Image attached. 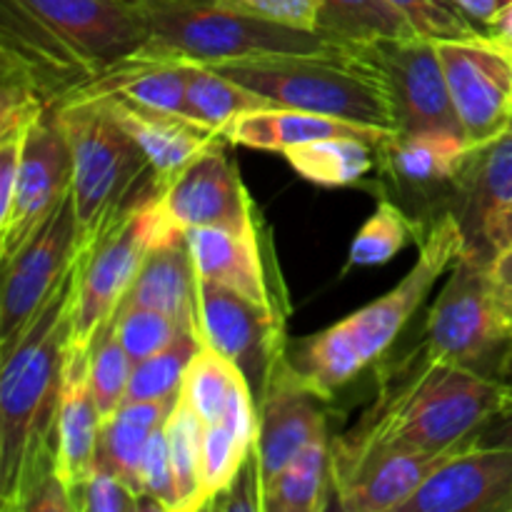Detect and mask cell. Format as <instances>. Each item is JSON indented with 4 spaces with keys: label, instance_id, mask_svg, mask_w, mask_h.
Returning a JSON list of instances; mask_svg holds the SVG:
<instances>
[{
    "label": "cell",
    "instance_id": "obj_1",
    "mask_svg": "<svg viewBox=\"0 0 512 512\" xmlns=\"http://www.w3.org/2000/svg\"><path fill=\"white\" fill-rule=\"evenodd\" d=\"M508 388L498 378L448 363L423 348L388 375L353 430L335 440L333 493L365 465L395 453H440L473 443Z\"/></svg>",
    "mask_w": 512,
    "mask_h": 512
},
{
    "label": "cell",
    "instance_id": "obj_2",
    "mask_svg": "<svg viewBox=\"0 0 512 512\" xmlns=\"http://www.w3.org/2000/svg\"><path fill=\"white\" fill-rule=\"evenodd\" d=\"M73 265L10 348L0 350V510L23 512L53 473V430L68 363L70 318L80 275Z\"/></svg>",
    "mask_w": 512,
    "mask_h": 512
},
{
    "label": "cell",
    "instance_id": "obj_3",
    "mask_svg": "<svg viewBox=\"0 0 512 512\" xmlns=\"http://www.w3.org/2000/svg\"><path fill=\"white\" fill-rule=\"evenodd\" d=\"M463 245L453 213L438 215L420 238L418 260L393 290L330 328L288 345L285 355L300 380L330 400L335 390L378 363L433 293L435 283L450 273Z\"/></svg>",
    "mask_w": 512,
    "mask_h": 512
},
{
    "label": "cell",
    "instance_id": "obj_4",
    "mask_svg": "<svg viewBox=\"0 0 512 512\" xmlns=\"http://www.w3.org/2000/svg\"><path fill=\"white\" fill-rule=\"evenodd\" d=\"M208 68L248 85L278 108L308 110L398 133L388 80L368 45L330 53L230 60L210 63Z\"/></svg>",
    "mask_w": 512,
    "mask_h": 512
},
{
    "label": "cell",
    "instance_id": "obj_5",
    "mask_svg": "<svg viewBox=\"0 0 512 512\" xmlns=\"http://www.w3.org/2000/svg\"><path fill=\"white\" fill-rule=\"evenodd\" d=\"M150 28V40L183 63L308 55L360 48L323 30L293 28L243 13L223 0H135Z\"/></svg>",
    "mask_w": 512,
    "mask_h": 512
},
{
    "label": "cell",
    "instance_id": "obj_6",
    "mask_svg": "<svg viewBox=\"0 0 512 512\" xmlns=\"http://www.w3.org/2000/svg\"><path fill=\"white\" fill-rule=\"evenodd\" d=\"M53 115L73 155L70 193L80 240L95 238L125 210L158 193L148 158L103 100H78Z\"/></svg>",
    "mask_w": 512,
    "mask_h": 512
},
{
    "label": "cell",
    "instance_id": "obj_7",
    "mask_svg": "<svg viewBox=\"0 0 512 512\" xmlns=\"http://www.w3.org/2000/svg\"><path fill=\"white\" fill-rule=\"evenodd\" d=\"M510 343L512 330L500 315L490 285V263L460 253L448 283L428 310L425 350L495 378Z\"/></svg>",
    "mask_w": 512,
    "mask_h": 512
},
{
    "label": "cell",
    "instance_id": "obj_8",
    "mask_svg": "<svg viewBox=\"0 0 512 512\" xmlns=\"http://www.w3.org/2000/svg\"><path fill=\"white\" fill-rule=\"evenodd\" d=\"M225 143L200 153L148 200L145 228L153 248L183 238L193 228L248 230L258 223V208L225 153Z\"/></svg>",
    "mask_w": 512,
    "mask_h": 512
},
{
    "label": "cell",
    "instance_id": "obj_9",
    "mask_svg": "<svg viewBox=\"0 0 512 512\" xmlns=\"http://www.w3.org/2000/svg\"><path fill=\"white\" fill-rule=\"evenodd\" d=\"M148 200L118 215L95 238L80 240L83 253L68 338V360L73 363L90 360L95 338L118 313L145 255L153 248L145 228Z\"/></svg>",
    "mask_w": 512,
    "mask_h": 512
},
{
    "label": "cell",
    "instance_id": "obj_10",
    "mask_svg": "<svg viewBox=\"0 0 512 512\" xmlns=\"http://www.w3.org/2000/svg\"><path fill=\"white\" fill-rule=\"evenodd\" d=\"M455 115L473 145L512 128V48L495 35L438 40Z\"/></svg>",
    "mask_w": 512,
    "mask_h": 512
},
{
    "label": "cell",
    "instance_id": "obj_11",
    "mask_svg": "<svg viewBox=\"0 0 512 512\" xmlns=\"http://www.w3.org/2000/svg\"><path fill=\"white\" fill-rule=\"evenodd\" d=\"M0 43L3 78L33 90L50 113L78 98L98 78V70L20 0H0Z\"/></svg>",
    "mask_w": 512,
    "mask_h": 512
},
{
    "label": "cell",
    "instance_id": "obj_12",
    "mask_svg": "<svg viewBox=\"0 0 512 512\" xmlns=\"http://www.w3.org/2000/svg\"><path fill=\"white\" fill-rule=\"evenodd\" d=\"M80 250V228L73 193L60 200L43 228L3 263L0 298V350L10 348L53 295Z\"/></svg>",
    "mask_w": 512,
    "mask_h": 512
},
{
    "label": "cell",
    "instance_id": "obj_13",
    "mask_svg": "<svg viewBox=\"0 0 512 512\" xmlns=\"http://www.w3.org/2000/svg\"><path fill=\"white\" fill-rule=\"evenodd\" d=\"M198 308L203 343L218 350L245 375L258 403L288 350L283 335L285 320L208 280L198 283Z\"/></svg>",
    "mask_w": 512,
    "mask_h": 512
},
{
    "label": "cell",
    "instance_id": "obj_14",
    "mask_svg": "<svg viewBox=\"0 0 512 512\" xmlns=\"http://www.w3.org/2000/svg\"><path fill=\"white\" fill-rule=\"evenodd\" d=\"M73 188V155L53 113L35 120L25 138L8 210L0 215V260L8 263L53 215Z\"/></svg>",
    "mask_w": 512,
    "mask_h": 512
},
{
    "label": "cell",
    "instance_id": "obj_15",
    "mask_svg": "<svg viewBox=\"0 0 512 512\" xmlns=\"http://www.w3.org/2000/svg\"><path fill=\"white\" fill-rule=\"evenodd\" d=\"M383 68L393 100L398 133L463 135L435 40L398 38L368 45Z\"/></svg>",
    "mask_w": 512,
    "mask_h": 512
},
{
    "label": "cell",
    "instance_id": "obj_16",
    "mask_svg": "<svg viewBox=\"0 0 512 512\" xmlns=\"http://www.w3.org/2000/svg\"><path fill=\"white\" fill-rule=\"evenodd\" d=\"M450 213L463 233V255L490 263L512 215V128L473 145L455 180Z\"/></svg>",
    "mask_w": 512,
    "mask_h": 512
},
{
    "label": "cell",
    "instance_id": "obj_17",
    "mask_svg": "<svg viewBox=\"0 0 512 512\" xmlns=\"http://www.w3.org/2000/svg\"><path fill=\"white\" fill-rule=\"evenodd\" d=\"M375 150L380 178L393 193L385 198L398 205H403V200L418 205L415 220L425 228L420 210H435L438 215L448 213L455 180L473 150V143L463 135L393 133L375 145Z\"/></svg>",
    "mask_w": 512,
    "mask_h": 512
},
{
    "label": "cell",
    "instance_id": "obj_18",
    "mask_svg": "<svg viewBox=\"0 0 512 512\" xmlns=\"http://www.w3.org/2000/svg\"><path fill=\"white\" fill-rule=\"evenodd\" d=\"M103 75L148 48L150 28L135 0H20Z\"/></svg>",
    "mask_w": 512,
    "mask_h": 512
},
{
    "label": "cell",
    "instance_id": "obj_19",
    "mask_svg": "<svg viewBox=\"0 0 512 512\" xmlns=\"http://www.w3.org/2000/svg\"><path fill=\"white\" fill-rule=\"evenodd\" d=\"M323 403V395L300 380L285 355L275 368L263 398L258 400L255 458H258L263 488L305 445H310L320 435H328Z\"/></svg>",
    "mask_w": 512,
    "mask_h": 512
},
{
    "label": "cell",
    "instance_id": "obj_20",
    "mask_svg": "<svg viewBox=\"0 0 512 512\" xmlns=\"http://www.w3.org/2000/svg\"><path fill=\"white\" fill-rule=\"evenodd\" d=\"M398 512H512V448L468 445Z\"/></svg>",
    "mask_w": 512,
    "mask_h": 512
},
{
    "label": "cell",
    "instance_id": "obj_21",
    "mask_svg": "<svg viewBox=\"0 0 512 512\" xmlns=\"http://www.w3.org/2000/svg\"><path fill=\"white\" fill-rule=\"evenodd\" d=\"M260 225L263 218L248 230L220 228V225L193 228L185 233V238L200 280L223 285L285 318V308L280 305L283 290L278 293L275 288L273 268L265 255L270 250H265Z\"/></svg>",
    "mask_w": 512,
    "mask_h": 512
},
{
    "label": "cell",
    "instance_id": "obj_22",
    "mask_svg": "<svg viewBox=\"0 0 512 512\" xmlns=\"http://www.w3.org/2000/svg\"><path fill=\"white\" fill-rule=\"evenodd\" d=\"M100 100L108 105L115 120L128 130L130 138L145 153L155 173L158 190L168 185L185 165L193 163L200 153L225 140L223 133L193 118L143 108V105H135L125 98H115V95Z\"/></svg>",
    "mask_w": 512,
    "mask_h": 512
},
{
    "label": "cell",
    "instance_id": "obj_23",
    "mask_svg": "<svg viewBox=\"0 0 512 512\" xmlns=\"http://www.w3.org/2000/svg\"><path fill=\"white\" fill-rule=\"evenodd\" d=\"M100 428L103 420L90 390V360H68L53 430V470L68 488L73 508L75 495L98 465Z\"/></svg>",
    "mask_w": 512,
    "mask_h": 512
},
{
    "label": "cell",
    "instance_id": "obj_24",
    "mask_svg": "<svg viewBox=\"0 0 512 512\" xmlns=\"http://www.w3.org/2000/svg\"><path fill=\"white\" fill-rule=\"evenodd\" d=\"M198 283L200 278L193 263V253H190L188 238L183 235V238L158 245V248H150L123 303L168 313L185 330L200 335Z\"/></svg>",
    "mask_w": 512,
    "mask_h": 512
},
{
    "label": "cell",
    "instance_id": "obj_25",
    "mask_svg": "<svg viewBox=\"0 0 512 512\" xmlns=\"http://www.w3.org/2000/svg\"><path fill=\"white\" fill-rule=\"evenodd\" d=\"M223 135L230 145L270 150V153H285V150L295 148V145H303L320 138H338V135H355V138H365L373 145H378L388 135H393V130L348 123V120L308 113V110L270 105V108H258L238 115L225 128Z\"/></svg>",
    "mask_w": 512,
    "mask_h": 512
},
{
    "label": "cell",
    "instance_id": "obj_26",
    "mask_svg": "<svg viewBox=\"0 0 512 512\" xmlns=\"http://www.w3.org/2000/svg\"><path fill=\"white\" fill-rule=\"evenodd\" d=\"M463 448L440 450V453H395L378 458L335 488L338 505L345 512H398L440 465L448 463Z\"/></svg>",
    "mask_w": 512,
    "mask_h": 512
},
{
    "label": "cell",
    "instance_id": "obj_27",
    "mask_svg": "<svg viewBox=\"0 0 512 512\" xmlns=\"http://www.w3.org/2000/svg\"><path fill=\"white\" fill-rule=\"evenodd\" d=\"M175 400L178 398L125 400L118 413L100 428L98 465L115 470L140 493V465L148 440L168 423Z\"/></svg>",
    "mask_w": 512,
    "mask_h": 512
},
{
    "label": "cell",
    "instance_id": "obj_28",
    "mask_svg": "<svg viewBox=\"0 0 512 512\" xmlns=\"http://www.w3.org/2000/svg\"><path fill=\"white\" fill-rule=\"evenodd\" d=\"M330 490L333 448L328 435H320L265 483L263 512H318L328 508Z\"/></svg>",
    "mask_w": 512,
    "mask_h": 512
},
{
    "label": "cell",
    "instance_id": "obj_29",
    "mask_svg": "<svg viewBox=\"0 0 512 512\" xmlns=\"http://www.w3.org/2000/svg\"><path fill=\"white\" fill-rule=\"evenodd\" d=\"M285 158L300 178L325 188L360 183L378 163V150L370 140L355 135L320 138L285 150Z\"/></svg>",
    "mask_w": 512,
    "mask_h": 512
},
{
    "label": "cell",
    "instance_id": "obj_30",
    "mask_svg": "<svg viewBox=\"0 0 512 512\" xmlns=\"http://www.w3.org/2000/svg\"><path fill=\"white\" fill-rule=\"evenodd\" d=\"M188 103L193 118L218 133H225L238 115L273 105L248 85L200 63H188Z\"/></svg>",
    "mask_w": 512,
    "mask_h": 512
},
{
    "label": "cell",
    "instance_id": "obj_31",
    "mask_svg": "<svg viewBox=\"0 0 512 512\" xmlns=\"http://www.w3.org/2000/svg\"><path fill=\"white\" fill-rule=\"evenodd\" d=\"M320 30L358 45L415 35L408 20L388 0H323Z\"/></svg>",
    "mask_w": 512,
    "mask_h": 512
},
{
    "label": "cell",
    "instance_id": "obj_32",
    "mask_svg": "<svg viewBox=\"0 0 512 512\" xmlns=\"http://www.w3.org/2000/svg\"><path fill=\"white\" fill-rule=\"evenodd\" d=\"M425 230L428 228H423L395 200L383 198L378 203V208H375V213L370 215L368 223L355 235L345 270L375 268V265L390 263L410 243H420Z\"/></svg>",
    "mask_w": 512,
    "mask_h": 512
},
{
    "label": "cell",
    "instance_id": "obj_33",
    "mask_svg": "<svg viewBox=\"0 0 512 512\" xmlns=\"http://www.w3.org/2000/svg\"><path fill=\"white\" fill-rule=\"evenodd\" d=\"M203 420L195 415L188 400L178 395L165 423L173 458L175 490H178V512L200 510V458H203Z\"/></svg>",
    "mask_w": 512,
    "mask_h": 512
},
{
    "label": "cell",
    "instance_id": "obj_34",
    "mask_svg": "<svg viewBox=\"0 0 512 512\" xmlns=\"http://www.w3.org/2000/svg\"><path fill=\"white\" fill-rule=\"evenodd\" d=\"M203 348V340L185 330L160 353L138 363L130 375L128 400H165L178 398L190 363Z\"/></svg>",
    "mask_w": 512,
    "mask_h": 512
},
{
    "label": "cell",
    "instance_id": "obj_35",
    "mask_svg": "<svg viewBox=\"0 0 512 512\" xmlns=\"http://www.w3.org/2000/svg\"><path fill=\"white\" fill-rule=\"evenodd\" d=\"M135 363L123 348L113 318L103 325L90 348V390L98 405L100 420H110L128 400L130 375Z\"/></svg>",
    "mask_w": 512,
    "mask_h": 512
},
{
    "label": "cell",
    "instance_id": "obj_36",
    "mask_svg": "<svg viewBox=\"0 0 512 512\" xmlns=\"http://www.w3.org/2000/svg\"><path fill=\"white\" fill-rule=\"evenodd\" d=\"M238 373L240 370L210 345H203L198 350V355L190 363L188 375H185L180 395L188 400V405L203 420V425H213L223 420L230 388H233V380Z\"/></svg>",
    "mask_w": 512,
    "mask_h": 512
},
{
    "label": "cell",
    "instance_id": "obj_37",
    "mask_svg": "<svg viewBox=\"0 0 512 512\" xmlns=\"http://www.w3.org/2000/svg\"><path fill=\"white\" fill-rule=\"evenodd\" d=\"M253 453L255 450L245 448L223 420L205 425L203 458H200V510L215 508Z\"/></svg>",
    "mask_w": 512,
    "mask_h": 512
},
{
    "label": "cell",
    "instance_id": "obj_38",
    "mask_svg": "<svg viewBox=\"0 0 512 512\" xmlns=\"http://www.w3.org/2000/svg\"><path fill=\"white\" fill-rule=\"evenodd\" d=\"M113 323L115 330H118L120 343L128 350L130 360H133L135 365L148 360L150 355L165 350L180 333H185L183 325L175 318H170L168 313L143 308V305L120 303L118 313L113 315ZM190 333H193V330H190Z\"/></svg>",
    "mask_w": 512,
    "mask_h": 512
},
{
    "label": "cell",
    "instance_id": "obj_39",
    "mask_svg": "<svg viewBox=\"0 0 512 512\" xmlns=\"http://www.w3.org/2000/svg\"><path fill=\"white\" fill-rule=\"evenodd\" d=\"M405 20L415 35L428 40L468 38L478 33V23L465 15L455 0H388Z\"/></svg>",
    "mask_w": 512,
    "mask_h": 512
},
{
    "label": "cell",
    "instance_id": "obj_40",
    "mask_svg": "<svg viewBox=\"0 0 512 512\" xmlns=\"http://www.w3.org/2000/svg\"><path fill=\"white\" fill-rule=\"evenodd\" d=\"M140 493H143V510L178 512V490H175L173 458H170L165 425L150 435L145 448L143 465H140Z\"/></svg>",
    "mask_w": 512,
    "mask_h": 512
},
{
    "label": "cell",
    "instance_id": "obj_41",
    "mask_svg": "<svg viewBox=\"0 0 512 512\" xmlns=\"http://www.w3.org/2000/svg\"><path fill=\"white\" fill-rule=\"evenodd\" d=\"M143 495L125 478L105 465H95L93 475L75 495V512H138Z\"/></svg>",
    "mask_w": 512,
    "mask_h": 512
},
{
    "label": "cell",
    "instance_id": "obj_42",
    "mask_svg": "<svg viewBox=\"0 0 512 512\" xmlns=\"http://www.w3.org/2000/svg\"><path fill=\"white\" fill-rule=\"evenodd\" d=\"M223 3L258 18L305 30H320V15H323V0H223Z\"/></svg>",
    "mask_w": 512,
    "mask_h": 512
},
{
    "label": "cell",
    "instance_id": "obj_43",
    "mask_svg": "<svg viewBox=\"0 0 512 512\" xmlns=\"http://www.w3.org/2000/svg\"><path fill=\"white\" fill-rule=\"evenodd\" d=\"M473 445L475 448H512V390H508L500 408L480 425Z\"/></svg>",
    "mask_w": 512,
    "mask_h": 512
},
{
    "label": "cell",
    "instance_id": "obj_44",
    "mask_svg": "<svg viewBox=\"0 0 512 512\" xmlns=\"http://www.w3.org/2000/svg\"><path fill=\"white\" fill-rule=\"evenodd\" d=\"M23 512H75L73 498H70L63 480L55 475V470L50 475H45L43 483L35 488V493L30 495Z\"/></svg>",
    "mask_w": 512,
    "mask_h": 512
},
{
    "label": "cell",
    "instance_id": "obj_45",
    "mask_svg": "<svg viewBox=\"0 0 512 512\" xmlns=\"http://www.w3.org/2000/svg\"><path fill=\"white\" fill-rule=\"evenodd\" d=\"M490 285L500 315L512 330V248H503L490 260Z\"/></svg>",
    "mask_w": 512,
    "mask_h": 512
},
{
    "label": "cell",
    "instance_id": "obj_46",
    "mask_svg": "<svg viewBox=\"0 0 512 512\" xmlns=\"http://www.w3.org/2000/svg\"><path fill=\"white\" fill-rule=\"evenodd\" d=\"M455 3L465 10L470 20H475L478 25H488L493 15L498 13L500 5H503V0H455Z\"/></svg>",
    "mask_w": 512,
    "mask_h": 512
},
{
    "label": "cell",
    "instance_id": "obj_47",
    "mask_svg": "<svg viewBox=\"0 0 512 512\" xmlns=\"http://www.w3.org/2000/svg\"><path fill=\"white\" fill-rule=\"evenodd\" d=\"M485 30L512 48V0H503V5H500L498 13L493 15V20L485 25Z\"/></svg>",
    "mask_w": 512,
    "mask_h": 512
},
{
    "label": "cell",
    "instance_id": "obj_48",
    "mask_svg": "<svg viewBox=\"0 0 512 512\" xmlns=\"http://www.w3.org/2000/svg\"><path fill=\"white\" fill-rule=\"evenodd\" d=\"M495 378H498L500 383L505 385V388L512 390V343H510V348L505 350V355H503V363H500V368H498V375H495Z\"/></svg>",
    "mask_w": 512,
    "mask_h": 512
},
{
    "label": "cell",
    "instance_id": "obj_49",
    "mask_svg": "<svg viewBox=\"0 0 512 512\" xmlns=\"http://www.w3.org/2000/svg\"><path fill=\"white\" fill-rule=\"evenodd\" d=\"M503 248H512V215H510L508 225H505V230H503ZM503 248H500V250H503Z\"/></svg>",
    "mask_w": 512,
    "mask_h": 512
}]
</instances>
